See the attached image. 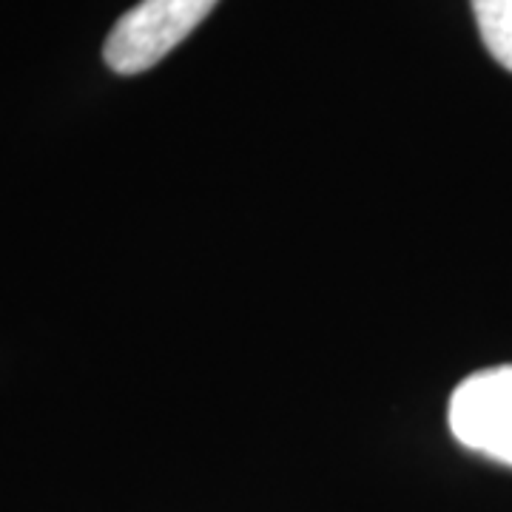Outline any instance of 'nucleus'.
<instances>
[{"label":"nucleus","mask_w":512,"mask_h":512,"mask_svg":"<svg viewBox=\"0 0 512 512\" xmlns=\"http://www.w3.org/2000/svg\"><path fill=\"white\" fill-rule=\"evenodd\" d=\"M217 0H140L114 23L103 57L117 74H140L180 46Z\"/></svg>","instance_id":"nucleus-1"},{"label":"nucleus","mask_w":512,"mask_h":512,"mask_svg":"<svg viewBox=\"0 0 512 512\" xmlns=\"http://www.w3.org/2000/svg\"><path fill=\"white\" fill-rule=\"evenodd\" d=\"M450 430L467 450L512 467V365L478 370L450 396Z\"/></svg>","instance_id":"nucleus-2"},{"label":"nucleus","mask_w":512,"mask_h":512,"mask_svg":"<svg viewBox=\"0 0 512 512\" xmlns=\"http://www.w3.org/2000/svg\"><path fill=\"white\" fill-rule=\"evenodd\" d=\"M473 15L487 52L512 72V0H473Z\"/></svg>","instance_id":"nucleus-3"}]
</instances>
